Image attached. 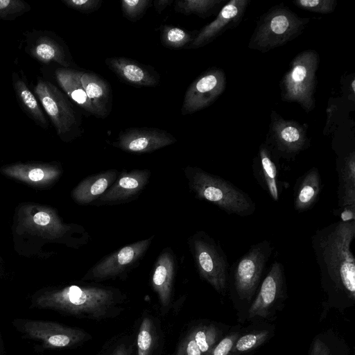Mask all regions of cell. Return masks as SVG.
<instances>
[{"label": "cell", "mask_w": 355, "mask_h": 355, "mask_svg": "<svg viewBox=\"0 0 355 355\" xmlns=\"http://www.w3.org/2000/svg\"><path fill=\"white\" fill-rule=\"evenodd\" d=\"M355 220H338L316 230L311 237L322 289L331 300H355Z\"/></svg>", "instance_id": "obj_1"}, {"label": "cell", "mask_w": 355, "mask_h": 355, "mask_svg": "<svg viewBox=\"0 0 355 355\" xmlns=\"http://www.w3.org/2000/svg\"><path fill=\"white\" fill-rule=\"evenodd\" d=\"M119 293L112 287L70 285L42 293L35 298L33 305L80 318L100 320L108 317L113 311Z\"/></svg>", "instance_id": "obj_2"}, {"label": "cell", "mask_w": 355, "mask_h": 355, "mask_svg": "<svg viewBox=\"0 0 355 355\" xmlns=\"http://www.w3.org/2000/svg\"><path fill=\"white\" fill-rule=\"evenodd\" d=\"M188 187L194 196L209 202L230 215L245 217L256 211V204L244 191L231 182L197 166L184 169Z\"/></svg>", "instance_id": "obj_3"}, {"label": "cell", "mask_w": 355, "mask_h": 355, "mask_svg": "<svg viewBox=\"0 0 355 355\" xmlns=\"http://www.w3.org/2000/svg\"><path fill=\"white\" fill-rule=\"evenodd\" d=\"M311 19L301 17L284 3L262 14L248 43V48L266 53L284 46L300 35Z\"/></svg>", "instance_id": "obj_4"}, {"label": "cell", "mask_w": 355, "mask_h": 355, "mask_svg": "<svg viewBox=\"0 0 355 355\" xmlns=\"http://www.w3.org/2000/svg\"><path fill=\"white\" fill-rule=\"evenodd\" d=\"M275 247L263 240L252 245L249 250L230 266L227 288L238 300L250 302L257 292L266 266Z\"/></svg>", "instance_id": "obj_5"}, {"label": "cell", "mask_w": 355, "mask_h": 355, "mask_svg": "<svg viewBox=\"0 0 355 355\" xmlns=\"http://www.w3.org/2000/svg\"><path fill=\"white\" fill-rule=\"evenodd\" d=\"M319 62V55L313 49L300 52L291 60L279 84L282 101L296 102L306 112L315 108Z\"/></svg>", "instance_id": "obj_6"}, {"label": "cell", "mask_w": 355, "mask_h": 355, "mask_svg": "<svg viewBox=\"0 0 355 355\" xmlns=\"http://www.w3.org/2000/svg\"><path fill=\"white\" fill-rule=\"evenodd\" d=\"M187 243L200 278L225 295L230 266L220 243L202 230L189 236Z\"/></svg>", "instance_id": "obj_7"}, {"label": "cell", "mask_w": 355, "mask_h": 355, "mask_svg": "<svg viewBox=\"0 0 355 355\" xmlns=\"http://www.w3.org/2000/svg\"><path fill=\"white\" fill-rule=\"evenodd\" d=\"M35 93L63 140L80 135V119L67 96L51 83L38 79Z\"/></svg>", "instance_id": "obj_8"}, {"label": "cell", "mask_w": 355, "mask_h": 355, "mask_svg": "<svg viewBox=\"0 0 355 355\" xmlns=\"http://www.w3.org/2000/svg\"><path fill=\"white\" fill-rule=\"evenodd\" d=\"M279 158L293 160L310 146L307 125L286 120L275 111L270 115L268 140L266 142Z\"/></svg>", "instance_id": "obj_9"}, {"label": "cell", "mask_w": 355, "mask_h": 355, "mask_svg": "<svg viewBox=\"0 0 355 355\" xmlns=\"http://www.w3.org/2000/svg\"><path fill=\"white\" fill-rule=\"evenodd\" d=\"M154 236L134 242L107 255L94 265L83 279L105 281L119 277L135 267L144 257Z\"/></svg>", "instance_id": "obj_10"}, {"label": "cell", "mask_w": 355, "mask_h": 355, "mask_svg": "<svg viewBox=\"0 0 355 355\" xmlns=\"http://www.w3.org/2000/svg\"><path fill=\"white\" fill-rule=\"evenodd\" d=\"M18 327L30 338L40 340L45 348L59 349L74 346L89 338L85 331L60 323L37 320H22Z\"/></svg>", "instance_id": "obj_11"}, {"label": "cell", "mask_w": 355, "mask_h": 355, "mask_svg": "<svg viewBox=\"0 0 355 355\" xmlns=\"http://www.w3.org/2000/svg\"><path fill=\"white\" fill-rule=\"evenodd\" d=\"M226 87V76L220 68L209 69L189 85L185 92L181 114H191L214 103L223 93Z\"/></svg>", "instance_id": "obj_12"}, {"label": "cell", "mask_w": 355, "mask_h": 355, "mask_svg": "<svg viewBox=\"0 0 355 355\" xmlns=\"http://www.w3.org/2000/svg\"><path fill=\"white\" fill-rule=\"evenodd\" d=\"M248 313L249 318H266L286 293L284 266L274 261L262 279Z\"/></svg>", "instance_id": "obj_13"}, {"label": "cell", "mask_w": 355, "mask_h": 355, "mask_svg": "<svg viewBox=\"0 0 355 355\" xmlns=\"http://www.w3.org/2000/svg\"><path fill=\"white\" fill-rule=\"evenodd\" d=\"M250 0H231L218 11L216 18L198 31L195 39L184 49H196L212 42L226 31L236 28L241 21Z\"/></svg>", "instance_id": "obj_14"}, {"label": "cell", "mask_w": 355, "mask_h": 355, "mask_svg": "<svg viewBox=\"0 0 355 355\" xmlns=\"http://www.w3.org/2000/svg\"><path fill=\"white\" fill-rule=\"evenodd\" d=\"M177 141L171 133L155 128H132L120 132L113 146L123 151L146 153Z\"/></svg>", "instance_id": "obj_15"}, {"label": "cell", "mask_w": 355, "mask_h": 355, "mask_svg": "<svg viewBox=\"0 0 355 355\" xmlns=\"http://www.w3.org/2000/svg\"><path fill=\"white\" fill-rule=\"evenodd\" d=\"M279 171V158L266 143H262L252 161V173L260 187L275 202L279 201L284 187Z\"/></svg>", "instance_id": "obj_16"}, {"label": "cell", "mask_w": 355, "mask_h": 355, "mask_svg": "<svg viewBox=\"0 0 355 355\" xmlns=\"http://www.w3.org/2000/svg\"><path fill=\"white\" fill-rule=\"evenodd\" d=\"M150 175L148 169L121 171L112 186L93 204L117 205L135 200L146 187Z\"/></svg>", "instance_id": "obj_17"}, {"label": "cell", "mask_w": 355, "mask_h": 355, "mask_svg": "<svg viewBox=\"0 0 355 355\" xmlns=\"http://www.w3.org/2000/svg\"><path fill=\"white\" fill-rule=\"evenodd\" d=\"M20 220L24 226L44 236L51 239L63 237L74 230L83 229L78 225L64 223L53 209L43 207H23Z\"/></svg>", "instance_id": "obj_18"}, {"label": "cell", "mask_w": 355, "mask_h": 355, "mask_svg": "<svg viewBox=\"0 0 355 355\" xmlns=\"http://www.w3.org/2000/svg\"><path fill=\"white\" fill-rule=\"evenodd\" d=\"M105 62L110 69L129 85L155 87L159 84V73L150 65L123 57L107 58Z\"/></svg>", "instance_id": "obj_19"}, {"label": "cell", "mask_w": 355, "mask_h": 355, "mask_svg": "<svg viewBox=\"0 0 355 355\" xmlns=\"http://www.w3.org/2000/svg\"><path fill=\"white\" fill-rule=\"evenodd\" d=\"M176 266L175 256L169 247L161 252L154 265L151 284L162 309L171 303Z\"/></svg>", "instance_id": "obj_20"}, {"label": "cell", "mask_w": 355, "mask_h": 355, "mask_svg": "<svg viewBox=\"0 0 355 355\" xmlns=\"http://www.w3.org/2000/svg\"><path fill=\"white\" fill-rule=\"evenodd\" d=\"M323 183L318 168L313 166L296 181L293 193V207L298 213L311 209L318 201Z\"/></svg>", "instance_id": "obj_21"}, {"label": "cell", "mask_w": 355, "mask_h": 355, "mask_svg": "<svg viewBox=\"0 0 355 355\" xmlns=\"http://www.w3.org/2000/svg\"><path fill=\"white\" fill-rule=\"evenodd\" d=\"M3 173L10 178L40 186L55 181L61 175V168L55 165L41 164H16L1 168Z\"/></svg>", "instance_id": "obj_22"}, {"label": "cell", "mask_w": 355, "mask_h": 355, "mask_svg": "<svg viewBox=\"0 0 355 355\" xmlns=\"http://www.w3.org/2000/svg\"><path fill=\"white\" fill-rule=\"evenodd\" d=\"M80 82L96 113V117H107L112 105V92L108 83L91 71H83Z\"/></svg>", "instance_id": "obj_23"}, {"label": "cell", "mask_w": 355, "mask_h": 355, "mask_svg": "<svg viewBox=\"0 0 355 355\" xmlns=\"http://www.w3.org/2000/svg\"><path fill=\"white\" fill-rule=\"evenodd\" d=\"M118 175L117 170L109 169L89 175L73 189L71 197L80 205L93 203L112 186Z\"/></svg>", "instance_id": "obj_24"}, {"label": "cell", "mask_w": 355, "mask_h": 355, "mask_svg": "<svg viewBox=\"0 0 355 355\" xmlns=\"http://www.w3.org/2000/svg\"><path fill=\"white\" fill-rule=\"evenodd\" d=\"M83 73L82 71L67 68H58L55 72L56 80L66 94L79 107L96 117V113L80 82Z\"/></svg>", "instance_id": "obj_25"}, {"label": "cell", "mask_w": 355, "mask_h": 355, "mask_svg": "<svg viewBox=\"0 0 355 355\" xmlns=\"http://www.w3.org/2000/svg\"><path fill=\"white\" fill-rule=\"evenodd\" d=\"M28 52L43 62H55L64 67L71 65V59L64 46L56 40L47 35L37 37L29 44Z\"/></svg>", "instance_id": "obj_26"}, {"label": "cell", "mask_w": 355, "mask_h": 355, "mask_svg": "<svg viewBox=\"0 0 355 355\" xmlns=\"http://www.w3.org/2000/svg\"><path fill=\"white\" fill-rule=\"evenodd\" d=\"M12 85L23 109L37 124L46 128V119L37 98L24 79L15 72L12 73Z\"/></svg>", "instance_id": "obj_27"}, {"label": "cell", "mask_w": 355, "mask_h": 355, "mask_svg": "<svg viewBox=\"0 0 355 355\" xmlns=\"http://www.w3.org/2000/svg\"><path fill=\"white\" fill-rule=\"evenodd\" d=\"M227 2L226 0H178L175 1L176 12L185 15H196L207 18L218 12Z\"/></svg>", "instance_id": "obj_28"}, {"label": "cell", "mask_w": 355, "mask_h": 355, "mask_svg": "<svg viewBox=\"0 0 355 355\" xmlns=\"http://www.w3.org/2000/svg\"><path fill=\"white\" fill-rule=\"evenodd\" d=\"M198 31H189L171 25L162 26L160 37L162 44L168 48H185L196 37Z\"/></svg>", "instance_id": "obj_29"}, {"label": "cell", "mask_w": 355, "mask_h": 355, "mask_svg": "<svg viewBox=\"0 0 355 355\" xmlns=\"http://www.w3.org/2000/svg\"><path fill=\"white\" fill-rule=\"evenodd\" d=\"M269 331L261 330L239 336L229 354L241 355L250 352L263 344L269 336Z\"/></svg>", "instance_id": "obj_30"}, {"label": "cell", "mask_w": 355, "mask_h": 355, "mask_svg": "<svg viewBox=\"0 0 355 355\" xmlns=\"http://www.w3.org/2000/svg\"><path fill=\"white\" fill-rule=\"evenodd\" d=\"M192 331L202 355H206L218 343L220 333L218 328L212 324L198 327Z\"/></svg>", "instance_id": "obj_31"}, {"label": "cell", "mask_w": 355, "mask_h": 355, "mask_svg": "<svg viewBox=\"0 0 355 355\" xmlns=\"http://www.w3.org/2000/svg\"><path fill=\"white\" fill-rule=\"evenodd\" d=\"M155 341V327L148 317H144L139 327L137 336L138 355H151Z\"/></svg>", "instance_id": "obj_32"}, {"label": "cell", "mask_w": 355, "mask_h": 355, "mask_svg": "<svg viewBox=\"0 0 355 355\" xmlns=\"http://www.w3.org/2000/svg\"><path fill=\"white\" fill-rule=\"evenodd\" d=\"M150 0H123L121 2L123 16L131 21H137L151 6Z\"/></svg>", "instance_id": "obj_33"}, {"label": "cell", "mask_w": 355, "mask_h": 355, "mask_svg": "<svg viewBox=\"0 0 355 355\" xmlns=\"http://www.w3.org/2000/svg\"><path fill=\"white\" fill-rule=\"evenodd\" d=\"M30 9V6L24 1L0 0V19L12 20Z\"/></svg>", "instance_id": "obj_34"}, {"label": "cell", "mask_w": 355, "mask_h": 355, "mask_svg": "<svg viewBox=\"0 0 355 355\" xmlns=\"http://www.w3.org/2000/svg\"><path fill=\"white\" fill-rule=\"evenodd\" d=\"M297 8L320 14H329L334 11L336 0H295L293 1Z\"/></svg>", "instance_id": "obj_35"}, {"label": "cell", "mask_w": 355, "mask_h": 355, "mask_svg": "<svg viewBox=\"0 0 355 355\" xmlns=\"http://www.w3.org/2000/svg\"><path fill=\"white\" fill-rule=\"evenodd\" d=\"M68 7L83 13H91L99 9L102 0H64Z\"/></svg>", "instance_id": "obj_36"}, {"label": "cell", "mask_w": 355, "mask_h": 355, "mask_svg": "<svg viewBox=\"0 0 355 355\" xmlns=\"http://www.w3.org/2000/svg\"><path fill=\"white\" fill-rule=\"evenodd\" d=\"M239 335V333L234 332L225 336L206 355H229Z\"/></svg>", "instance_id": "obj_37"}, {"label": "cell", "mask_w": 355, "mask_h": 355, "mask_svg": "<svg viewBox=\"0 0 355 355\" xmlns=\"http://www.w3.org/2000/svg\"><path fill=\"white\" fill-rule=\"evenodd\" d=\"M176 355H202L194 340L193 331L189 333L182 341Z\"/></svg>", "instance_id": "obj_38"}, {"label": "cell", "mask_w": 355, "mask_h": 355, "mask_svg": "<svg viewBox=\"0 0 355 355\" xmlns=\"http://www.w3.org/2000/svg\"><path fill=\"white\" fill-rule=\"evenodd\" d=\"M173 2V0H155L153 2L157 13L160 14L168 6Z\"/></svg>", "instance_id": "obj_39"}, {"label": "cell", "mask_w": 355, "mask_h": 355, "mask_svg": "<svg viewBox=\"0 0 355 355\" xmlns=\"http://www.w3.org/2000/svg\"><path fill=\"white\" fill-rule=\"evenodd\" d=\"M110 355H130V349L125 344L118 345Z\"/></svg>", "instance_id": "obj_40"}]
</instances>
